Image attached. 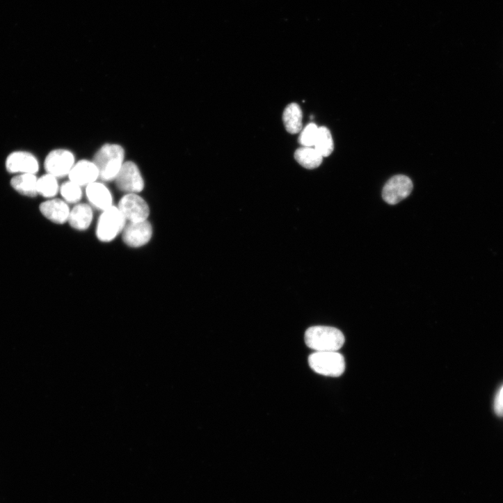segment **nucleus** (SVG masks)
<instances>
[{
  "label": "nucleus",
  "instance_id": "nucleus-2",
  "mask_svg": "<svg viewBox=\"0 0 503 503\" xmlns=\"http://www.w3.org/2000/svg\"><path fill=\"white\" fill-rule=\"evenodd\" d=\"M305 342L315 352H337L344 346L345 337L338 328L315 326L305 331Z\"/></svg>",
  "mask_w": 503,
  "mask_h": 503
},
{
  "label": "nucleus",
  "instance_id": "nucleus-4",
  "mask_svg": "<svg viewBox=\"0 0 503 503\" xmlns=\"http://www.w3.org/2000/svg\"><path fill=\"white\" fill-rule=\"evenodd\" d=\"M126 219L118 207L112 206L102 211L97 226L96 234L102 242L113 241L126 226Z\"/></svg>",
  "mask_w": 503,
  "mask_h": 503
},
{
  "label": "nucleus",
  "instance_id": "nucleus-14",
  "mask_svg": "<svg viewBox=\"0 0 503 503\" xmlns=\"http://www.w3.org/2000/svg\"><path fill=\"white\" fill-rule=\"evenodd\" d=\"M93 219V211L91 206L79 204L71 210L68 222L72 228L84 231L90 226Z\"/></svg>",
  "mask_w": 503,
  "mask_h": 503
},
{
  "label": "nucleus",
  "instance_id": "nucleus-3",
  "mask_svg": "<svg viewBox=\"0 0 503 503\" xmlns=\"http://www.w3.org/2000/svg\"><path fill=\"white\" fill-rule=\"evenodd\" d=\"M308 364L315 373L328 377H340L346 370L345 359L337 352H315L310 356Z\"/></svg>",
  "mask_w": 503,
  "mask_h": 503
},
{
  "label": "nucleus",
  "instance_id": "nucleus-10",
  "mask_svg": "<svg viewBox=\"0 0 503 503\" xmlns=\"http://www.w3.org/2000/svg\"><path fill=\"white\" fill-rule=\"evenodd\" d=\"M152 236V227L147 221L129 223L122 232L124 243L131 248H140L146 245Z\"/></svg>",
  "mask_w": 503,
  "mask_h": 503
},
{
  "label": "nucleus",
  "instance_id": "nucleus-21",
  "mask_svg": "<svg viewBox=\"0 0 503 503\" xmlns=\"http://www.w3.org/2000/svg\"><path fill=\"white\" fill-rule=\"evenodd\" d=\"M319 127L314 123L308 125L298 137V143L303 147H313L318 132Z\"/></svg>",
  "mask_w": 503,
  "mask_h": 503
},
{
  "label": "nucleus",
  "instance_id": "nucleus-19",
  "mask_svg": "<svg viewBox=\"0 0 503 503\" xmlns=\"http://www.w3.org/2000/svg\"><path fill=\"white\" fill-rule=\"evenodd\" d=\"M38 191L46 198H54L60 191L58 179L49 174L42 176L38 179Z\"/></svg>",
  "mask_w": 503,
  "mask_h": 503
},
{
  "label": "nucleus",
  "instance_id": "nucleus-7",
  "mask_svg": "<svg viewBox=\"0 0 503 503\" xmlns=\"http://www.w3.org/2000/svg\"><path fill=\"white\" fill-rule=\"evenodd\" d=\"M118 208L129 223L147 221L150 215L147 202L138 194H126L120 200Z\"/></svg>",
  "mask_w": 503,
  "mask_h": 503
},
{
  "label": "nucleus",
  "instance_id": "nucleus-18",
  "mask_svg": "<svg viewBox=\"0 0 503 503\" xmlns=\"http://www.w3.org/2000/svg\"><path fill=\"white\" fill-rule=\"evenodd\" d=\"M333 147V141L330 131L325 127H319L313 147L324 157H328L332 153Z\"/></svg>",
  "mask_w": 503,
  "mask_h": 503
},
{
  "label": "nucleus",
  "instance_id": "nucleus-15",
  "mask_svg": "<svg viewBox=\"0 0 503 503\" xmlns=\"http://www.w3.org/2000/svg\"><path fill=\"white\" fill-rule=\"evenodd\" d=\"M38 178L36 175H17L11 181L12 187L21 195L34 198L38 195Z\"/></svg>",
  "mask_w": 503,
  "mask_h": 503
},
{
  "label": "nucleus",
  "instance_id": "nucleus-17",
  "mask_svg": "<svg viewBox=\"0 0 503 503\" xmlns=\"http://www.w3.org/2000/svg\"><path fill=\"white\" fill-rule=\"evenodd\" d=\"M296 161L308 170H313L319 166L323 157L313 147H301L294 153Z\"/></svg>",
  "mask_w": 503,
  "mask_h": 503
},
{
  "label": "nucleus",
  "instance_id": "nucleus-1",
  "mask_svg": "<svg viewBox=\"0 0 503 503\" xmlns=\"http://www.w3.org/2000/svg\"><path fill=\"white\" fill-rule=\"evenodd\" d=\"M125 151L117 143H106L95 153L93 161L99 170V179L104 182L115 181L125 163Z\"/></svg>",
  "mask_w": 503,
  "mask_h": 503
},
{
  "label": "nucleus",
  "instance_id": "nucleus-6",
  "mask_svg": "<svg viewBox=\"0 0 503 503\" xmlns=\"http://www.w3.org/2000/svg\"><path fill=\"white\" fill-rule=\"evenodd\" d=\"M75 163V156L72 151L59 148L48 154L45 161V168L47 174L58 179L68 176Z\"/></svg>",
  "mask_w": 503,
  "mask_h": 503
},
{
  "label": "nucleus",
  "instance_id": "nucleus-20",
  "mask_svg": "<svg viewBox=\"0 0 503 503\" xmlns=\"http://www.w3.org/2000/svg\"><path fill=\"white\" fill-rule=\"evenodd\" d=\"M60 192L67 203H77L83 196L82 187L70 180L62 185Z\"/></svg>",
  "mask_w": 503,
  "mask_h": 503
},
{
  "label": "nucleus",
  "instance_id": "nucleus-12",
  "mask_svg": "<svg viewBox=\"0 0 503 503\" xmlns=\"http://www.w3.org/2000/svg\"><path fill=\"white\" fill-rule=\"evenodd\" d=\"M86 197L91 207L105 211L113 206V196L109 189L102 183L96 182L86 187Z\"/></svg>",
  "mask_w": 503,
  "mask_h": 503
},
{
  "label": "nucleus",
  "instance_id": "nucleus-11",
  "mask_svg": "<svg viewBox=\"0 0 503 503\" xmlns=\"http://www.w3.org/2000/svg\"><path fill=\"white\" fill-rule=\"evenodd\" d=\"M68 177L70 181L81 187H87L97 182L99 179V174L93 161L81 159L75 163Z\"/></svg>",
  "mask_w": 503,
  "mask_h": 503
},
{
  "label": "nucleus",
  "instance_id": "nucleus-9",
  "mask_svg": "<svg viewBox=\"0 0 503 503\" xmlns=\"http://www.w3.org/2000/svg\"><path fill=\"white\" fill-rule=\"evenodd\" d=\"M413 189L412 181L406 176L397 175L390 179L383 191L385 202L395 205L407 198Z\"/></svg>",
  "mask_w": 503,
  "mask_h": 503
},
{
  "label": "nucleus",
  "instance_id": "nucleus-5",
  "mask_svg": "<svg viewBox=\"0 0 503 503\" xmlns=\"http://www.w3.org/2000/svg\"><path fill=\"white\" fill-rule=\"evenodd\" d=\"M115 182L117 188L126 194H138L145 186L138 166L131 161H125Z\"/></svg>",
  "mask_w": 503,
  "mask_h": 503
},
{
  "label": "nucleus",
  "instance_id": "nucleus-13",
  "mask_svg": "<svg viewBox=\"0 0 503 503\" xmlns=\"http://www.w3.org/2000/svg\"><path fill=\"white\" fill-rule=\"evenodd\" d=\"M40 211L47 219L56 224L68 222L71 211L67 203L58 199H52L42 203Z\"/></svg>",
  "mask_w": 503,
  "mask_h": 503
},
{
  "label": "nucleus",
  "instance_id": "nucleus-22",
  "mask_svg": "<svg viewBox=\"0 0 503 503\" xmlns=\"http://www.w3.org/2000/svg\"><path fill=\"white\" fill-rule=\"evenodd\" d=\"M494 408L497 415L503 416V387L500 389L495 398Z\"/></svg>",
  "mask_w": 503,
  "mask_h": 503
},
{
  "label": "nucleus",
  "instance_id": "nucleus-16",
  "mask_svg": "<svg viewBox=\"0 0 503 503\" xmlns=\"http://www.w3.org/2000/svg\"><path fill=\"white\" fill-rule=\"evenodd\" d=\"M303 113L300 106L296 103L289 104L282 115L286 130L290 134H297L302 130Z\"/></svg>",
  "mask_w": 503,
  "mask_h": 503
},
{
  "label": "nucleus",
  "instance_id": "nucleus-8",
  "mask_svg": "<svg viewBox=\"0 0 503 503\" xmlns=\"http://www.w3.org/2000/svg\"><path fill=\"white\" fill-rule=\"evenodd\" d=\"M6 169L10 174L36 175L40 170L39 161L32 153L26 151L12 152L6 159Z\"/></svg>",
  "mask_w": 503,
  "mask_h": 503
}]
</instances>
